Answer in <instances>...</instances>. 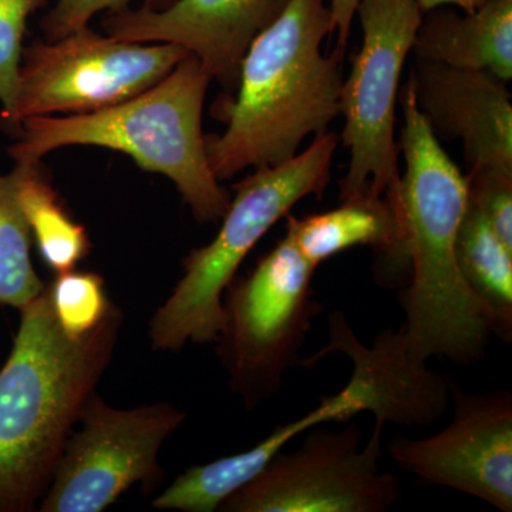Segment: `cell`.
<instances>
[{
    "mask_svg": "<svg viewBox=\"0 0 512 512\" xmlns=\"http://www.w3.org/2000/svg\"><path fill=\"white\" fill-rule=\"evenodd\" d=\"M123 313L70 338L53 311L49 285L20 311L0 369V512L36 510L63 448L116 349Z\"/></svg>",
    "mask_w": 512,
    "mask_h": 512,
    "instance_id": "cell-1",
    "label": "cell"
},
{
    "mask_svg": "<svg viewBox=\"0 0 512 512\" xmlns=\"http://www.w3.org/2000/svg\"><path fill=\"white\" fill-rule=\"evenodd\" d=\"M505 83L481 70L417 59L409 86L436 137L463 143L470 170H512V104Z\"/></svg>",
    "mask_w": 512,
    "mask_h": 512,
    "instance_id": "cell-14",
    "label": "cell"
},
{
    "mask_svg": "<svg viewBox=\"0 0 512 512\" xmlns=\"http://www.w3.org/2000/svg\"><path fill=\"white\" fill-rule=\"evenodd\" d=\"M400 134L406 170L399 218L412 272L400 295L407 348L420 362L446 357L471 365L494 335L490 313L470 291L457 259V235L468 202L467 180L447 156L407 84Z\"/></svg>",
    "mask_w": 512,
    "mask_h": 512,
    "instance_id": "cell-2",
    "label": "cell"
},
{
    "mask_svg": "<svg viewBox=\"0 0 512 512\" xmlns=\"http://www.w3.org/2000/svg\"><path fill=\"white\" fill-rule=\"evenodd\" d=\"M49 289L57 322L70 338L80 339L92 333L113 306L104 279L94 272L73 269L57 274Z\"/></svg>",
    "mask_w": 512,
    "mask_h": 512,
    "instance_id": "cell-20",
    "label": "cell"
},
{
    "mask_svg": "<svg viewBox=\"0 0 512 512\" xmlns=\"http://www.w3.org/2000/svg\"><path fill=\"white\" fill-rule=\"evenodd\" d=\"M335 33L325 0H291L248 47L239 67L237 97L227 107L224 133L205 136L218 181L248 168L271 167L301 153L306 138L328 133L340 116L345 52L322 53Z\"/></svg>",
    "mask_w": 512,
    "mask_h": 512,
    "instance_id": "cell-3",
    "label": "cell"
},
{
    "mask_svg": "<svg viewBox=\"0 0 512 512\" xmlns=\"http://www.w3.org/2000/svg\"><path fill=\"white\" fill-rule=\"evenodd\" d=\"M45 3L46 0H0V103L6 121L12 117L18 96L26 25L29 16Z\"/></svg>",
    "mask_w": 512,
    "mask_h": 512,
    "instance_id": "cell-21",
    "label": "cell"
},
{
    "mask_svg": "<svg viewBox=\"0 0 512 512\" xmlns=\"http://www.w3.org/2000/svg\"><path fill=\"white\" fill-rule=\"evenodd\" d=\"M453 420L426 439L387 443L394 463L429 485L453 488L501 512L512 511V396L470 394L451 382Z\"/></svg>",
    "mask_w": 512,
    "mask_h": 512,
    "instance_id": "cell-11",
    "label": "cell"
},
{
    "mask_svg": "<svg viewBox=\"0 0 512 512\" xmlns=\"http://www.w3.org/2000/svg\"><path fill=\"white\" fill-rule=\"evenodd\" d=\"M356 15L363 43L340 93L342 141L350 151L340 201L367 194L386 197L399 215L402 173L394 138L396 100L424 13L416 0H360Z\"/></svg>",
    "mask_w": 512,
    "mask_h": 512,
    "instance_id": "cell-7",
    "label": "cell"
},
{
    "mask_svg": "<svg viewBox=\"0 0 512 512\" xmlns=\"http://www.w3.org/2000/svg\"><path fill=\"white\" fill-rule=\"evenodd\" d=\"M128 0H56L55 6L42 20L47 42H55L89 26L90 20L104 10L124 9Z\"/></svg>",
    "mask_w": 512,
    "mask_h": 512,
    "instance_id": "cell-23",
    "label": "cell"
},
{
    "mask_svg": "<svg viewBox=\"0 0 512 512\" xmlns=\"http://www.w3.org/2000/svg\"><path fill=\"white\" fill-rule=\"evenodd\" d=\"M20 210L43 262L55 274L73 271L89 255V235L73 220L39 164H16L12 171Z\"/></svg>",
    "mask_w": 512,
    "mask_h": 512,
    "instance_id": "cell-18",
    "label": "cell"
},
{
    "mask_svg": "<svg viewBox=\"0 0 512 512\" xmlns=\"http://www.w3.org/2000/svg\"><path fill=\"white\" fill-rule=\"evenodd\" d=\"M191 53L171 43L126 42L89 26L23 47L9 123L55 113L86 114L123 103L164 79Z\"/></svg>",
    "mask_w": 512,
    "mask_h": 512,
    "instance_id": "cell-9",
    "label": "cell"
},
{
    "mask_svg": "<svg viewBox=\"0 0 512 512\" xmlns=\"http://www.w3.org/2000/svg\"><path fill=\"white\" fill-rule=\"evenodd\" d=\"M316 269L286 231L251 272L225 289L217 355L232 393L248 410L274 397L285 373L301 365L299 350L322 311L313 288Z\"/></svg>",
    "mask_w": 512,
    "mask_h": 512,
    "instance_id": "cell-6",
    "label": "cell"
},
{
    "mask_svg": "<svg viewBox=\"0 0 512 512\" xmlns=\"http://www.w3.org/2000/svg\"><path fill=\"white\" fill-rule=\"evenodd\" d=\"M417 59L512 77V0H487L471 13L426 12L414 37Z\"/></svg>",
    "mask_w": 512,
    "mask_h": 512,
    "instance_id": "cell-15",
    "label": "cell"
},
{
    "mask_svg": "<svg viewBox=\"0 0 512 512\" xmlns=\"http://www.w3.org/2000/svg\"><path fill=\"white\" fill-rule=\"evenodd\" d=\"M32 234L12 173L0 175V305L22 311L46 288L33 268Z\"/></svg>",
    "mask_w": 512,
    "mask_h": 512,
    "instance_id": "cell-19",
    "label": "cell"
},
{
    "mask_svg": "<svg viewBox=\"0 0 512 512\" xmlns=\"http://www.w3.org/2000/svg\"><path fill=\"white\" fill-rule=\"evenodd\" d=\"M291 0H173L163 9H120L103 20L106 35L126 42L171 43L200 60L212 79L237 89L239 67L256 36Z\"/></svg>",
    "mask_w": 512,
    "mask_h": 512,
    "instance_id": "cell-12",
    "label": "cell"
},
{
    "mask_svg": "<svg viewBox=\"0 0 512 512\" xmlns=\"http://www.w3.org/2000/svg\"><path fill=\"white\" fill-rule=\"evenodd\" d=\"M286 231L315 268L346 249L373 247L389 262L409 268L399 215L386 197L362 195L333 210L296 218L286 215Z\"/></svg>",
    "mask_w": 512,
    "mask_h": 512,
    "instance_id": "cell-16",
    "label": "cell"
},
{
    "mask_svg": "<svg viewBox=\"0 0 512 512\" xmlns=\"http://www.w3.org/2000/svg\"><path fill=\"white\" fill-rule=\"evenodd\" d=\"M360 0H330L329 8L332 13L333 28L338 37L340 52H345L348 46L350 30H352L353 19L356 16V9Z\"/></svg>",
    "mask_w": 512,
    "mask_h": 512,
    "instance_id": "cell-24",
    "label": "cell"
},
{
    "mask_svg": "<svg viewBox=\"0 0 512 512\" xmlns=\"http://www.w3.org/2000/svg\"><path fill=\"white\" fill-rule=\"evenodd\" d=\"M187 414L170 403L114 409L96 393L70 433L40 512H100L136 484L153 490L158 453Z\"/></svg>",
    "mask_w": 512,
    "mask_h": 512,
    "instance_id": "cell-10",
    "label": "cell"
},
{
    "mask_svg": "<svg viewBox=\"0 0 512 512\" xmlns=\"http://www.w3.org/2000/svg\"><path fill=\"white\" fill-rule=\"evenodd\" d=\"M339 141L336 133L320 134L291 160L256 168L235 184L220 232L184 259L183 278L151 319V348L178 352L188 342L215 343L224 323L222 296L239 266L299 201L322 197Z\"/></svg>",
    "mask_w": 512,
    "mask_h": 512,
    "instance_id": "cell-5",
    "label": "cell"
},
{
    "mask_svg": "<svg viewBox=\"0 0 512 512\" xmlns=\"http://www.w3.org/2000/svg\"><path fill=\"white\" fill-rule=\"evenodd\" d=\"M212 77L187 56L164 79L123 103L69 117L37 116L20 123L22 136L9 148L16 164H39L69 146L110 148L143 170L173 181L198 222H218L229 195L212 173L202 133V110Z\"/></svg>",
    "mask_w": 512,
    "mask_h": 512,
    "instance_id": "cell-4",
    "label": "cell"
},
{
    "mask_svg": "<svg viewBox=\"0 0 512 512\" xmlns=\"http://www.w3.org/2000/svg\"><path fill=\"white\" fill-rule=\"evenodd\" d=\"M466 180L468 202L487 218L495 234L512 249V170L473 168Z\"/></svg>",
    "mask_w": 512,
    "mask_h": 512,
    "instance_id": "cell-22",
    "label": "cell"
},
{
    "mask_svg": "<svg viewBox=\"0 0 512 512\" xmlns=\"http://www.w3.org/2000/svg\"><path fill=\"white\" fill-rule=\"evenodd\" d=\"M421 12L426 13L437 8H457L464 13H471L483 6L487 0H416Z\"/></svg>",
    "mask_w": 512,
    "mask_h": 512,
    "instance_id": "cell-25",
    "label": "cell"
},
{
    "mask_svg": "<svg viewBox=\"0 0 512 512\" xmlns=\"http://www.w3.org/2000/svg\"><path fill=\"white\" fill-rule=\"evenodd\" d=\"M457 259L468 288L490 313L495 335L511 342L512 249L470 202L458 229Z\"/></svg>",
    "mask_w": 512,
    "mask_h": 512,
    "instance_id": "cell-17",
    "label": "cell"
},
{
    "mask_svg": "<svg viewBox=\"0 0 512 512\" xmlns=\"http://www.w3.org/2000/svg\"><path fill=\"white\" fill-rule=\"evenodd\" d=\"M339 431H306L298 450L276 454L258 476L229 495L225 512H384L402 497L399 478L383 471L384 421L372 437L346 421Z\"/></svg>",
    "mask_w": 512,
    "mask_h": 512,
    "instance_id": "cell-8",
    "label": "cell"
},
{
    "mask_svg": "<svg viewBox=\"0 0 512 512\" xmlns=\"http://www.w3.org/2000/svg\"><path fill=\"white\" fill-rule=\"evenodd\" d=\"M328 323L329 342L301 360V366L311 369L332 353L348 356L353 365L348 386L366 412L384 423L424 427L444 416L451 402V380L412 356L402 329L383 330L373 346H366L342 312L330 313Z\"/></svg>",
    "mask_w": 512,
    "mask_h": 512,
    "instance_id": "cell-13",
    "label": "cell"
}]
</instances>
